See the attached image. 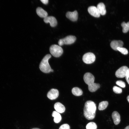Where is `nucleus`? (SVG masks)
Returning a JSON list of instances; mask_svg holds the SVG:
<instances>
[{
  "mask_svg": "<svg viewBox=\"0 0 129 129\" xmlns=\"http://www.w3.org/2000/svg\"><path fill=\"white\" fill-rule=\"evenodd\" d=\"M96 110V105L93 101L90 100L86 101L83 109L84 116L88 120L93 119L95 117Z\"/></svg>",
  "mask_w": 129,
  "mask_h": 129,
  "instance_id": "nucleus-1",
  "label": "nucleus"
},
{
  "mask_svg": "<svg viewBox=\"0 0 129 129\" xmlns=\"http://www.w3.org/2000/svg\"><path fill=\"white\" fill-rule=\"evenodd\" d=\"M51 57L49 54L46 55L41 61L39 66L40 70L42 72L48 73L51 71L52 69L48 63L49 59Z\"/></svg>",
  "mask_w": 129,
  "mask_h": 129,
  "instance_id": "nucleus-2",
  "label": "nucleus"
},
{
  "mask_svg": "<svg viewBox=\"0 0 129 129\" xmlns=\"http://www.w3.org/2000/svg\"><path fill=\"white\" fill-rule=\"evenodd\" d=\"M49 51L51 54L56 57H60L63 53L62 48L56 44L51 46L49 48Z\"/></svg>",
  "mask_w": 129,
  "mask_h": 129,
  "instance_id": "nucleus-3",
  "label": "nucleus"
},
{
  "mask_svg": "<svg viewBox=\"0 0 129 129\" xmlns=\"http://www.w3.org/2000/svg\"><path fill=\"white\" fill-rule=\"evenodd\" d=\"M76 39V38L75 36L69 35L64 38L60 39L58 42V44L60 46L64 44H70L74 43Z\"/></svg>",
  "mask_w": 129,
  "mask_h": 129,
  "instance_id": "nucleus-4",
  "label": "nucleus"
},
{
  "mask_svg": "<svg viewBox=\"0 0 129 129\" xmlns=\"http://www.w3.org/2000/svg\"><path fill=\"white\" fill-rule=\"evenodd\" d=\"M96 59L95 55L91 52H88L84 54L82 57L83 62L87 64H90L94 62Z\"/></svg>",
  "mask_w": 129,
  "mask_h": 129,
  "instance_id": "nucleus-5",
  "label": "nucleus"
},
{
  "mask_svg": "<svg viewBox=\"0 0 129 129\" xmlns=\"http://www.w3.org/2000/svg\"><path fill=\"white\" fill-rule=\"evenodd\" d=\"M128 68L126 66H122L116 71L115 75L118 78H123L125 77Z\"/></svg>",
  "mask_w": 129,
  "mask_h": 129,
  "instance_id": "nucleus-6",
  "label": "nucleus"
},
{
  "mask_svg": "<svg viewBox=\"0 0 129 129\" xmlns=\"http://www.w3.org/2000/svg\"><path fill=\"white\" fill-rule=\"evenodd\" d=\"M83 79L85 83L88 86L94 83L95 77L91 73L87 72L84 75Z\"/></svg>",
  "mask_w": 129,
  "mask_h": 129,
  "instance_id": "nucleus-7",
  "label": "nucleus"
},
{
  "mask_svg": "<svg viewBox=\"0 0 129 129\" xmlns=\"http://www.w3.org/2000/svg\"><path fill=\"white\" fill-rule=\"evenodd\" d=\"M44 21L46 23H49L51 26L55 27L57 24V21L56 18L52 16H47L44 18Z\"/></svg>",
  "mask_w": 129,
  "mask_h": 129,
  "instance_id": "nucleus-8",
  "label": "nucleus"
},
{
  "mask_svg": "<svg viewBox=\"0 0 129 129\" xmlns=\"http://www.w3.org/2000/svg\"><path fill=\"white\" fill-rule=\"evenodd\" d=\"M88 11L89 13L92 16L96 17H99L100 16L97 7L94 6L89 7Z\"/></svg>",
  "mask_w": 129,
  "mask_h": 129,
  "instance_id": "nucleus-9",
  "label": "nucleus"
},
{
  "mask_svg": "<svg viewBox=\"0 0 129 129\" xmlns=\"http://www.w3.org/2000/svg\"><path fill=\"white\" fill-rule=\"evenodd\" d=\"M59 95V92L57 89H52L48 92L47 96L49 99L53 100L56 99Z\"/></svg>",
  "mask_w": 129,
  "mask_h": 129,
  "instance_id": "nucleus-10",
  "label": "nucleus"
},
{
  "mask_svg": "<svg viewBox=\"0 0 129 129\" xmlns=\"http://www.w3.org/2000/svg\"><path fill=\"white\" fill-rule=\"evenodd\" d=\"M66 17L72 21H75L77 20L78 18V13L76 10L73 12L68 11L66 14Z\"/></svg>",
  "mask_w": 129,
  "mask_h": 129,
  "instance_id": "nucleus-11",
  "label": "nucleus"
},
{
  "mask_svg": "<svg viewBox=\"0 0 129 129\" xmlns=\"http://www.w3.org/2000/svg\"><path fill=\"white\" fill-rule=\"evenodd\" d=\"M123 45V42L120 40H113L110 43L111 48L115 51L118 50L117 48L118 47H122Z\"/></svg>",
  "mask_w": 129,
  "mask_h": 129,
  "instance_id": "nucleus-12",
  "label": "nucleus"
},
{
  "mask_svg": "<svg viewBox=\"0 0 129 129\" xmlns=\"http://www.w3.org/2000/svg\"><path fill=\"white\" fill-rule=\"evenodd\" d=\"M54 108L57 112L62 113L64 112L65 108L64 106L60 102L56 103L54 105Z\"/></svg>",
  "mask_w": 129,
  "mask_h": 129,
  "instance_id": "nucleus-13",
  "label": "nucleus"
},
{
  "mask_svg": "<svg viewBox=\"0 0 129 129\" xmlns=\"http://www.w3.org/2000/svg\"><path fill=\"white\" fill-rule=\"evenodd\" d=\"M112 116L115 124H118L120 121V116L118 113L116 111H114L112 114Z\"/></svg>",
  "mask_w": 129,
  "mask_h": 129,
  "instance_id": "nucleus-14",
  "label": "nucleus"
},
{
  "mask_svg": "<svg viewBox=\"0 0 129 129\" xmlns=\"http://www.w3.org/2000/svg\"><path fill=\"white\" fill-rule=\"evenodd\" d=\"M97 8L100 15H105L106 13L105 7L104 4L102 2H100L97 5Z\"/></svg>",
  "mask_w": 129,
  "mask_h": 129,
  "instance_id": "nucleus-15",
  "label": "nucleus"
},
{
  "mask_svg": "<svg viewBox=\"0 0 129 129\" xmlns=\"http://www.w3.org/2000/svg\"><path fill=\"white\" fill-rule=\"evenodd\" d=\"M36 12L37 15L41 17L44 18L47 16V13L41 7H38L36 9Z\"/></svg>",
  "mask_w": 129,
  "mask_h": 129,
  "instance_id": "nucleus-16",
  "label": "nucleus"
},
{
  "mask_svg": "<svg viewBox=\"0 0 129 129\" xmlns=\"http://www.w3.org/2000/svg\"><path fill=\"white\" fill-rule=\"evenodd\" d=\"M52 116L54 117V120L56 123L59 122L61 120L62 118L60 114L56 111H54L52 114Z\"/></svg>",
  "mask_w": 129,
  "mask_h": 129,
  "instance_id": "nucleus-17",
  "label": "nucleus"
},
{
  "mask_svg": "<svg viewBox=\"0 0 129 129\" xmlns=\"http://www.w3.org/2000/svg\"><path fill=\"white\" fill-rule=\"evenodd\" d=\"M100 87L99 84L94 83L88 86L89 91L91 92H94L96 91Z\"/></svg>",
  "mask_w": 129,
  "mask_h": 129,
  "instance_id": "nucleus-18",
  "label": "nucleus"
},
{
  "mask_svg": "<svg viewBox=\"0 0 129 129\" xmlns=\"http://www.w3.org/2000/svg\"><path fill=\"white\" fill-rule=\"evenodd\" d=\"M73 94L76 96H79L82 95L83 94V91L80 88L75 87L73 88L71 90Z\"/></svg>",
  "mask_w": 129,
  "mask_h": 129,
  "instance_id": "nucleus-19",
  "label": "nucleus"
},
{
  "mask_svg": "<svg viewBox=\"0 0 129 129\" xmlns=\"http://www.w3.org/2000/svg\"><path fill=\"white\" fill-rule=\"evenodd\" d=\"M108 101H103L99 103L98 107V109L99 110H102L105 109L108 105Z\"/></svg>",
  "mask_w": 129,
  "mask_h": 129,
  "instance_id": "nucleus-20",
  "label": "nucleus"
},
{
  "mask_svg": "<svg viewBox=\"0 0 129 129\" xmlns=\"http://www.w3.org/2000/svg\"><path fill=\"white\" fill-rule=\"evenodd\" d=\"M121 25L123 28L122 31L123 33H126L129 30V22L127 23L123 22Z\"/></svg>",
  "mask_w": 129,
  "mask_h": 129,
  "instance_id": "nucleus-21",
  "label": "nucleus"
},
{
  "mask_svg": "<svg viewBox=\"0 0 129 129\" xmlns=\"http://www.w3.org/2000/svg\"><path fill=\"white\" fill-rule=\"evenodd\" d=\"M97 126L96 124L93 122L88 123L86 126V129H97Z\"/></svg>",
  "mask_w": 129,
  "mask_h": 129,
  "instance_id": "nucleus-22",
  "label": "nucleus"
},
{
  "mask_svg": "<svg viewBox=\"0 0 129 129\" xmlns=\"http://www.w3.org/2000/svg\"><path fill=\"white\" fill-rule=\"evenodd\" d=\"M117 50H118L124 54H127L128 53V51L127 49L125 48L118 47L117 48Z\"/></svg>",
  "mask_w": 129,
  "mask_h": 129,
  "instance_id": "nucleus-23",
  "label": "nucleus"
},
{
  "mask_svg": "<svg viewBox=\"0 0 129 129\" xmlns=\"http://www.w3.org/2000/svg\"><path fill=\"white\" fill-rule=\"evenodd\" d=\"M113 90L114 92L116 93L120 94L122 92V89L116 86H114L113 87Z\"/></svg>",
  "mask_w": 129,
  "mask_h": 129,
  "instance_id": "nucleus-24",
  "label": "nucleus"
},
{
  "mask_svg": "<svg viewBox=\"0 0 129 129\" xmlns=\"http://www.w3.org/2000/svg\"><path fill=\"white\" fill-rule=\"evenodd\" d=\"M116 84L117 85L122 88L125 87V84L124 82L120 80L116 82Z\"/></svg>",
  "mask_w": 129,
  "mask_h": 129,
  "instance_id": "nucleus-25",
  "label": "nucleus"
},
{
  "mask_svg": "<svg viewBox=\"0 0 129 129\" xmlns=\"http://www.w3.org/2000/svg\"><path fill=\"white\" fill-rule=\"evenodd\" d=\"M59 129H70V127L68 124H64L60 126Z\"/></svg>",
  "mask_w": 129,
  "mask_h": 129,
  "instance_id": "nucleus-26",
  "label": "nucleus"
},
{
  "mask_svg": "<svg viewBox=\"0 0 129 129\" xmlns=\"http://www.w3.org/2000/svg\"><path fill=\"white\" fill-rule=\"evenodd\" d=\"M129 68L127 71L126 75L125 76V78L126 81L129 84Z\"/></svg>",
  "mask_w": 129,
  "mask_h": 129,
  "instance_id": "nucleus-27",
  "label": "nucleus"
},
{
  "mask_svg": "<svg viewBox=\"0 0 129 129\" xmlns=\"http://www.w3.org/2000/svg\"><path fill=\"white\" fill-rule=\"evenodd\" d=\"M40 1L43 3L45 5L47 4L48 2V0H41Z\"/></svg>",
  "mask_w": 129,
  "mask_h": 129,
  "instance_id": "nucleus-28",
  "label": "nucleus"
},
{
  "mask_svg": "<svg viewBox=\"0 0 129 129\" xmlns=\"http://www.w3.org/2000/svg\"><path fill=\"white\" fill-rule=\"evenodd\" d=\"M127 99L128 102H129V95L127 97Z\"/></svg>",
  "mask_w": 129,
  "mask_h": 129,
  "instance_id": "nucleus-29",
  "label": "nucleus"
},
{
  "mask_svg": "<svg viewBox=\"0 0 129 129\" xmlns=\"http://www.w3.org/2000/svg\"><path fill=\"white\" fill-rule=\"evenodd\" d=\"M124 129H129V125L126 126Z\"/></svg>",
  "mask_w": 129,
  "mask_h": 129,
  "instance_id": "nucleus-30",
  "label": "nucleus"
},
{
  "mask_svg": "<svg viewBox=\"0 0 129 129\" xmlns=\"http://www.w3.org/2000/svg\"><path fill=\"white\" fill-rule=\"evenodd\" d=\"M32 129H40L38 128H34Z\"/></svg>",
  "mask_w": 129,
  "mask_h": 129,
  "instance_id": "nucleus-31",
  "label": "nucleus"
},
{
  "mask_svg": "<svg viewBox=\"0 0 129 129\" xmlns=\"http://www.w3.org/2000/svg\"><path fill=\"white\" fill-rule=\"evenodd\" d=\"M53 69H52L51 70V72H53Z\"/></svg>",
  "mask_w": 129,
  "mask_h": 129,
  "instance_id": "nucleus-32",
  "label": "nucleus"
}]
</instances>
